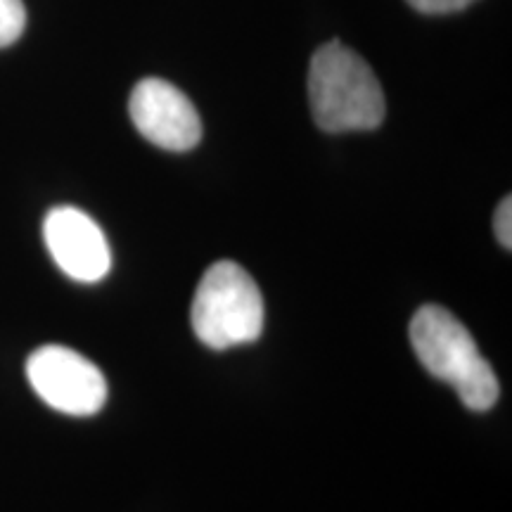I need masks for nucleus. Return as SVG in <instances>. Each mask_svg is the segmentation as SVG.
Listing matches in <instances>:
<instances>
[{
    "label": "nucleus",
    "instance_id": "1",
    "mask_svg": "<svg viewBox=\"0 0 512 512\" xmlns=\"http://www.w3.org/2000/svg\"><path fill=\"white\" fill-rule=\"evenodd\" d=\"M309 100L313 119L328 133L373 131L387 112L370 64L339 41L325 43L311 57Z\"/></svg>",
    "mask_w": 512,
    "mask_h": 512
},
{
    "label": "nucleus",
    "instance_id": "2",
    "mask_svg": "<svg viewBox=\"0 0 512 512\" xmlns=\"http://www.w3.org/2000/svg\"><path fill=\"white\" fill-rule=\"evenodd\" d=\"M411 342L422 368L451 384L470 411H489L501 387L489 361L479 354L477 342L451 311L422 306L411 320Z\"/></svg>",
    "mask_w": 512,
    "mask_h": 512
},
{
    "label": "nucleus",
    "instance_id": "3",
    "mask_svg": "<svg viewBox=\"0 0 512 512\" xmlns=\"http://www.w3.org/2000/svg\"><path fill=\"white\" fill-rule=\"evenodd\" d=\"M192 330L209 349L252 344L264 330V297L259 285L235 261L207 268L192 299Z\"/></svg>",
    "mask_w": 512,
    "mask_h": 512
},
{
    "label": "nucleus",
    "instance_id": "4",
    "mask_svg": "<svg viewBox=\"0 0 512 512\" xmlns=\"http://www.w3.org/2000/svg\"><path fill=\"white\" fill-rule=\"evenodd\" d=\"M27 377L43 403L64 415L88 418L102 411L107 401V380L102 370L79 351L46 344L27 361Z\"/></svg>",
    "mask_w": 512,
    "mask_h": 512
},
{
    "label": "nucleus",
    "instance_id": "5",
    "mask_svg": "<svg viewBox=\"0 0 512 512\" xmlns=\"http://www.w3.org/2000/svg\"><path fill=\"white\" fill-rule=\"evenodd\" d=\"M133 124L152 145L188 152L202 140V119L188 95L164 79H143L128 100Z\"/></svg>",
    "mask_w": 512,
    "mask_h": 512
},
{
    "label": "nucleus",
    "instance_id": "6",
    "mask_svg": "<svg viewBox=\"0 0 512 512\" xmlns=\"http://www.w3.org/2000/svg\"><path fill=\"white\" fill-rule=\"evenodd\" d=\"M43 240L57 268L76 283H100L110 273V242L86 211L76 207L50 209L43 221Z\"/></svg>",
    "mask_w": 512,
    "mask_h": 512
},
{
    "label": "nucleus",
    "instance_id": "7",
    "mask_svg": "<svg viewBox=\"0 0 512 512\" xmlns=\"http://www.w3.org/2000/svg\"><path fill=\"white\" fill-rule=\"evenodd\" d=\"M27 27V8L22 0H0V48L12 46Z\"/></svg>",
    "mask_w": 512,
    "mask_h": 512
},
{
    "label": "nucleus",
    "instance_id": "8",
    "mask_svg": "<svg viewBox=\"0 0 512 512\" xmlns=\"http://www.w3.org/2000/svg\"><path fill=\"white\" fill-rule=\"evenodd\" d=\"M475 0H408L413 10L425 12V15H446V12H458L472 5Z\"/></svg>",
    "mask_w": 512,
    "mask_h": 512
},
{
    "label": "nucleus",
    "instance_id": "9",
    "mask_svg": "<svg viewBox=\"0 0 512 512\" xmlns=\"http://www.w3.org/2000/svg\"><path fill=\"white\" fill-rule=\"evenodd\" d=\"M494 230L496 238L505 249L512 247V200L505 197V200L498 204L496 216H494Z\"/></svg>",
    "mask_w": 512,
    "mask_h": 512
}]
</instances>
